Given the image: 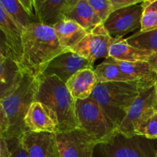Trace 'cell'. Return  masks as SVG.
I'll use <instances>...</instances> for the list:
<instances>
[{
  "label": "cell",
  "instance_id": "9",
  "mask_svg": "<svg viewBox=\"0 0 157 157\" xmlns=\"http://www.w3.org/2000/svg\"><path fill=\"white\" fill-rule=\"evenodd\" d=\"M117 38L112 37L101 24L87 34L71 51L94 63L99 58H108L110 48Z\"/></svg>",
  "mask_w": 157,
  "mask_h": 157
},
{
  "label": "cell",
  "instance_id": "6",
  "mask_svg": "<svg viewBox=\"0 0 157 157\" xmlns=\"http://www.w3.org/2000/svg\"><path fill=\"white\" fill-rule=\"evenodd\" d=\"M75 113L80 128L98 144L107 140L117 131V127L91 97L86 100H77Z\"/></svg>",
  "mask_w": 157,
  "mask_h": 157
},
{
  "label": "cell",
  "instance_id": "1",
  "mask_svg": "<svg viewBox=\"0 0 157 157\" xmlns=\"http://www.w3.org/2000/svg\"><path fill=\"white\" fill-rule=\"evenodd\" d=\"M64 52L54 28L34 23L23 32V56L20 67L24 73L38 78L48 63Z\"/></svg>",
  "mask_w": 157,
  "mask_h": 157
},
{
  "label": "cell",
  "instance_id": "18",
  "mask_svg": "<svg viewBox=\"0 0 157 157\" xmlns=\"http://www.w3.org/2000/svg\"><path fill=\"white\" fill-rule=\"evenodd\" d=\"M61 47L64 51H71L84 37L87 32L72 20H63L54 26Z\"/></svg>",
  "mask_w": 157,
  "mask_h": 157
},
{
  "label": "cell",
  "instance_id": "29",
  "mask_svg": "<svg viewBox=\"0 0 157 157\" xmlns=\"http://www.w3.org/2000/svg\"><path fill=\"white\" fill-rule=\"evenodd\" d=\"M142 0H110L113 12L118 10V9H124L128 6H133V5L142 3Z\"/></svg>",
  "mask_w": 157,
  "mask_h": 157
},
{
  "label": "cell",
  "instance_id": "4",
  "mask_svg": "<svg viewBox=\"0 0 157 157\" xmlns=\"http://www.w3.org/2000/svg\"><path fill=\"white\" fill-rule=\"evenodd\" d=\"M37 87L38 78L25 73L16 88L0 99V107L9 121V130L6 136H3L7 140L21 137L27 132L25 117L31 104L35 101Z\"/></svg>",
  "mask_w": 157,
  "mask_h": 157
},
{
  "label": "cell",
  "instance_id": "31",
  "mask_svg": "<svg viewBox=\"0 0 157 157\" xmlns=\"http://www.w3.org/2000/svg\"><path fill=\"white\" fill-rule=\"evenodd\" d=\"M144 9H151L157 12V0H146L142 3Z\"/></svg>",
  "mask_w": 157,
  "mask_h": 157
},
{
  "label": "cell",
  "instance_id": "12",
  "mask_svg": "<svg viewBox=\"0 0 157 157\" xmlns=\"http://www.w3.org/2000/svg\"><path fill=\"white\" fill-rule=\"evenodd\" d=\"M93 67V62L72 51H65L53 58L41 75L55 76L66 84L77 72Z\"/></svg>",
  "mask_w": 157,
  "mask_h": 157
},
{
  "label": "cell",
  "instance_id": "19",
  "mask_svg": "<svg viewBox=\"0 0 157 157\" xmlns=\"http://www.w3.org/2000/svg\"><path fill=\"white\" fill-rule=\"evenodd\" d=\"M65 19L77 22L87 31V33L99 25L103 24L87 2V0H77L76 3L66 14Z\"/></svg>",
  "mask_w": 157,
  "mask_h": 157
},
{
  "label": "cell",
  "instance_id": "20",
  "mask_svg": "<svg viewBox=\"0 0 157 157\" xmlns=\"http://www.w3.org/2000/svg\"><path fill=\"white\" fill-rule=\"evenodd\" d=\"M152 54L135 48L127 42L125 38H117L110 46L109 57L115 60L127 62L148 61Z\"/></svg>",
  "mask_w": 157,
  "mask_h": 157
},
{
  "label": "cell",
  "instance_id": "8",
  "mask_svg": "<svg viewBox=\"0 0 157 157\" xmlns=\"http://www.w3.org/2000/svg\"><path fill=\"white\" fill-rule=\"evenodd\" d=\"M55 137L61 157H93L98 144L80 127L58 132Z\"/></svg>",
  "mask_w": 157,
  "mask_h": 157
},
{
  "label": "cell",
  "instance_id": "23",
  "mask_svg": "<svg viewBox=\"0 0 157 157\" xmlns=\"http://www.w3.org/2000/svg\"><path fill=\"white\" fill-rule=\"evenodd\" d=\"M94 71L98 83L136 81L123 73L118 65L112 61L110 57L97 66Z\"/></svg>",
  "mask_w": 157,
  "mask_h": 157
},
{
  "label": "cell",
  "instance_id": "11",
  "mask_svg": "<svg viewBox=\"0 0 157 157\" xmlns=\"http://www.w3.org/2000/svg\"><path fill=\"white\" fill-rule=\"evenodd\" d=\"M142 3L112 12L103 24L107 32L113 38H122L129 32L140 29L143 14L145 10Z\"/></svg>",
  "mask_w": 157,
  "mask_h": 157
},
{
  "label": "cell",
  "instance_id": "24",
  "mask_svg": "<svg viewBox=\"0 0 157 157\" xmlns=\"http://www.w3.org/2000/svg\"><path fill=\"white\" fill-rule=\"evenodd\" d=\"M127 42L135 48L153 55L157 52V29L148 32H137L125 38Z\"/></svg>",
  "mask_w": 157,
  "mask_h": 157
},
{
  "label": "cell",
  "instance_id": "22",
  "mask_svg": "<svg viewBox=\"0 0 157 157\" xmlns=\"http://www.w3.org/2000/svg\"><path fill=\"white\" fill-rule=\"evenodd\" d=\"M0 6L15 24L23 30L34 23H39L38 19L33 18L25 10L19 0H0Z\"/></svg>",
  "mask_w": 157,
  "mask_h": 157
},
{
  "label": "cell",
  "instance_id": "17",
  "mask_svg": "<svg viewBox=\"0 0 157 157\" xmlns=\"http://www.w3.org/2000/svg\"><path fill=\"white\" fill-rule=\"evenodd\" d=\"M98 84L93 69H84L77 72L66 83L67 89L75 100H86L91 96Z\"/></svg>",
  "mask_w": 157,
  "mask_h": 157
},
{
  "label": "cell",
  "instance_id": "30",
  "mask_svg": "<svg viewBox=\"0 0 157 157\" xmlns=\"http://www.w3.org/2000/svg\"><path fill=\"white\" fill-rule=\"evenodd\" d=\"M0 157H12V152L7 140L0 136Z\"/></svg>",
  "mask_w": 157,
  "mask_h": 157
},
{
  "label": "cell",
  "instance_id": "2",
  "mask_svg": "<svg viewBox=\"0 0 157 157\" xmlns=\"http://www.w3.org/2000/svg\"><path fill=\"white\" fill-rule=\"evenodd\" d=\"M155 84L146 80L98 83L90 97L118 128L141 90Z\"/></svg>",
  "mask_w": 157,
  "mask_h": 157
},
{
  "label": "cell",
  "instance_id": "15",
  "mask_svg": "<svg viewBox=\"0 0 157 157\" xmlns=\"http://www.w3.org/2000/svg\"><path fill=\"white\" fill-rule=\"evenodd\" d=\"M22 141L28 157H61L55 133L27 131Z\"/></svg>",
  "mask_w": 157,
  "mask_h": 157
},
{
  "label": "cell",
  "instance_id": "25",
  "mask_svg": "<svg viewBox=\"0 0 157 157\" xmlns=\"http://www.w3.org/2000/svg\"><path fill=\"white\" fill-rule=\"evenodd\" d=\"M87 2L98 18L101 20L103 24L113 12L110 0H87Z\"/></svg>",
  "mask_w": 157,
  "mask_h": 157
},
{
  "label": "cell",
  "instance_id": "16",
  "mask_svg": "<svg viewBox=\"0 0 157 157\" xmlns=\"http://www.w3.org/2000/svg\"><path fill=\"white\" fill-rule=\"evenodd\" d=\"M24 74L18 62L0 55V99L16 88Z\"/></svg>",
  "mask_w": 157,
  "mask_h": 157
},
{
  "label": "cell",
  "instance_id": "27",
  "mask_svg": "<svg viewBox=\"0 0 157 157\" xmlns=\"http://www.w3.org/2000/svg\"><path fill=\"white\" fill-rule=\"evenodd\" d=\"M157 29V12L145 9L143 14L140 32H148Z\"/></svg>",
  "mask_w": 157,
  "mask_h": 157
},
{
  "label": "cell",
  "instance_id": "10",
  "mask_svg": "<svg viewBox=\"0 0 157 157\" xmlns=\"http://www.w3.org/2000/svg\"><path fill=\"white\" fill-rule=\"evenodd\" d=\"M0 55L21 64L23 56V30L0 6Z\"/></svg>",
  "mask_w": 157,
  "mask_h": 157
},
{
  "label": "cell",
  "instance_id": "3",
  "mask_svg": "<svg viewBox=\"0 0 157 157\" xmlns=\"http://www.w3.org/2000/svg\"><path fill=\"white\" fill-rule=\"evenodd\" d=\"M35 101L43 103L56 113L59 131L79 127L75 113L76 100L71 96L66 84L58 78L40 75Z\"/></svg>",
  "mask_w": 157,
  "mask_h": 157
},
{
  "label": "cell",
  "instance_id": "33",
  "mask_svg": "<svg viewBox=\"0 0 157 157\" xmlns=\"http://www.w3.org/2000/svg\"><path fill=\"white\" fill-rule=\"evenodd\" d=\"M154 157H157V147H156V153H155V156Z\"/></svg>",
  "mask_w": 157,
  "mask_h": 157
},
{
  "label": "cell",
  "instance_id": "13",
  "mask_svg": "<svg viewBox=\"0 0 157 157\" xmlns=\"http://www.w3.org/2000/svg\"><path fill=\"white\" fill-rule=\"evenodd\" d=\"M27 131L34 133H56L59 131V121L52 109L39 101L31 104L25 117Z\"/></svg>",
  "mask_w": 157,
  "mask_h": 157
},
{
  "label": "cell",
  "instance_id": "32",
  "mask_svg": "<svg viewBox=\"0 0 157 157\" xmlns=\"http://www.w3.org/2000/svg\"><path fill=\"white\" fill-rule=\"evenodd\" d=\"M147 62L150 64V66L152 67L153 70L154 71L155 73H156L157 75V52L153 53V55H150Z\"/></svg>",
  "mask_w": 157,
  "mask_h": 157
},
{
  "label": "cell",
  "instance_id": "21",
  "mask_svg": "<svg viewBox=\"0 0 157 157\" xmlns=\"http://www.w3.org/2000/svg\"><path fill=\"white\" fill-rule=\"evenodd\" d=\"M110 58L117 65H118L123 73L134 80H146L157 82L156 74L147 61L127 62Z\"/></svg>",
  "mask_w": 157,
  "mask_h": 157
},
{
  "label": "cell",
  "instance_id": "34",
  "mask_svg": "<svg viewBox=\"0 0 157 157\" xmlns=\"http://www.w3.org/2000/svg\"><path fill=\"white\" fill-rule=\"evenodd\" d=\"M156 87H157V82H156ZM156 109H157V101H156Z\"/></svg>",
  "mask_w": 157,
  "mask_h": 157
},
{
  "label": "cell",
  "instance_id": "26",
  "mask_svg": "<svg viewBox=\"0 0 157 157\" xmlns=\"http://www.w3.org/2000/svg\"><path fill=\"white\" fill-rule=\"evenodd\" d=\"M138 136H145L149 140H157V109L144 123Z\"/></svg>",
  "mask_w": 157,
  "mask_h": 157
},
{
  "label": "cell",
  "instance_id": "14",
  "mask_svg": "<svg viewBox=\"0 0 157 157\" xmlns=\"http://www.w3.org/2000/svg\"><path fill=\"white\" fill-rule=\"evenodd\" d=\"M77 0H34L35 15L38 21L44 25L54 26L65 20L69 9Z\"/></svg>",
  "mask_w": 157,
  "mask_h": 157
},
{
  "label": "cell",
  "instance_id": "7",
  "mask_svg": "<svg viewBox=\"0 0 157 157\" xmlns=\"http://www.w3.org/2000/svg\"><path fill=\"white\" fill-rule=\"evenodd\" d=\"M156 84L143 89L118 127L117 131L127 136H138L144 123L156 111Z\"/></svg>",
  "mask_w": 157,
  "mask_h": 157
},
{
  "label": "cell",
  "instance_id": "5",
  "mask_svg": "<svg viewBox=\"0 0 157 157\" xmlns=\"http://www.w3.org/2000/svg\"><path fill=\"white\" fill-rule=\"evenodd\" d=\"M157 140L142 136H127L117 131L94 147L93 157H154Z\"/></svg>",
  "mask_w": 157,
  "mask_h": 157
},
{
  "label": "cell",
  "instance_id": "28",
  "mask_svg": "<svg viewBox=\"0 0 157 157\" xmlns=\"http://www.w3.org/2000/svg\"><path fill=\"white\" fill-rule=\"evenodd\" d=\"M7 141L12 152V157H28L27 152L23 144L22 136L8 140Z\"/></svg>",
  "mask_w": 157,
  "mask_h": 157
}]
</instances>
